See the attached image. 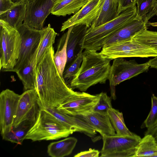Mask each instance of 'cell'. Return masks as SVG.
I'll return each instance as SVG.
<instances>
[{"label":"cell","instance_id":"cell-11","mask_svg":"<svg viewBox=\"0 0 157 157\" xmlns=\"http://www.w3.org/2000/svg\"><path fill=\"white\" fill-rule=\"evenodd\" d=\"M20 97L9 89L0 94V131L2 136L10 132L13 126Z\"/></svg>","mask_w":157,"mask_h":157},{"label":"cell","instance_id":"cell-17","mask_svg":"<svg viewBox=\"0 0 157 157\" xmlns=\"http://www.w3.org/2000/svg\"><path fill=\"white\" fill-rule=\"evenodd\" d=\"M147 24L141 19L135 18L111 36L106 40L104 46L132 39L140 32L147 29Z\"/></svg>","mask_w":157,"mask_h":157},{"label":"cell","instance_id":"cell-42","mask_svg":"<svg viewBox=\"0 0 157 157\" xmlns=\"http://www.w3.org/2000/svg\"><path fill=\"white\" fill-rule=\"evenodd\" d=\"M11 0L13 2L15 3L16 2H19L20 1H21V0Z\"/></svg>","mask_w":157,"mask_h":157},{"label":"cell","instance_id":"cell-4","mask_svg":"<svg viewBox=\"0 0 157 157\" xmlns=\"http://www.w3.org/2000/svg\"><path fill=\"white\" fill-rule=\"evenodd\" d=\"M74 132L41 107L38 117L27 132L25 140L33 141L67 137Z\"/></svg>","mask_w":157,"mask_h":157},{"label":"cell","instance_id":"cell-19","mask_svg":"<svg viewBox=\"0 0 157 157\" xmlns=\"http://www.w3.org/2000/svg\"><path fill=\"white\" fill-rule=\"evenodd\" d=\"M38 48L28 63L16 72L21 81L25 91L36 88V58Z\"/></svg>","mask_w":157,"mask_h":157},{"label":"cell","instance_id":"cell-2","mask_svg":"<svg viewBox=\"0 0 157 157\" xmlns=\"http://www.w3.org/2000/svg\"><path fill=\"white\" fill-rule=\"evenodd\" d=\"M80 67L70 81L72 90L85 92L91 86L105 84L108 80L111 67V60L100 52L85 50Z\"/></svg>","mask_w":157,"mask_h":157},{"label":"cell","instance_id":"cell-39","mask_svg":"<svg viewBox=\"0 0 157 157\" xmlns=\"http://www.w3.org/2000/svg\"><path fill=\"white\" fill-rule=\"evenodd\" d=\"M35 1V0H24V2L28 5L33 2Z\"/></svg>","mask_w":157,"mask_h":157},{"label":"cell","instance_id":"cell-6","mask_svg":"<svg viewBox=\"0 0 157 157\" xmlns=\"http://www.w3.org/2000/svg\"><path fill=\"white\" fill-rule=\"evenodd\" d=\"M111 65L108 80L111 99L117 98L115 86L122 82L147 71L150 66L148 62L138 64L135 60H127L124 58L114 59Z\"/></svg>","mask_w":157,"mask_h":157},{"label":"cell","instance_id":"cell-43","mask_svg":"<svg viewBox=\"0 0 157 157\" xmlns=\"http://www.w3.org/2000/svg\"><path fill=\"white\" fill-rule=\"evenodd\" d=\"M61 0H57V1H56V2H59V1H61Z\"/></svg>","mask_w":157,"mask_h":157},{"label":"cell","instance_id":"cell-35","mask_svg":"<svg viewBox=\"0 0 157 157\" xmlns=\"http://www.w3.org/2000/svg\"><path fill=\"white\" fill-rule=\"evenodd\" d=\"M100 152L97 150L90 148L88 151H81L76 154L74 157H98Z\"/></svg>","mask_w":157,"mask_h":157},{"label":"cell","instance_id":"cell-36","mask_svg":"<svg viewBox=\"0 0 157 157\" xmlns=\"http://www.w3.org/2000/svg\"><path fill=\"white\" fill-rule=\"evenodd\" d=\"M16 3L13 2L11 0H0V13L10 9Z\"/></svg>","mask_w":157,"mask_h":157},{"label":"cell","instance_id":"cell-26","mask_svg":"<svg viewBox=\"0 0 157 157\" xmlns=\"http://www.w3.org/2000/svg\"><path fill=\"white\" fill-rule=\"evenodd\" d=\"M33 124L24 121L16 126H12L10 131L2 136L3 140L21 145L28 131Z\"/></svg>","mask_w":157,"mask_h":157},{"label":"cell","instance_id":"cell-7","mask_svg":"<svg viewBox=\"0 0 157 157\" xmlns=\"http://www.w3.org/2000/svg\"><path fill=\"white\" fill-rule=\"evenodd\" d=\"M101 136L103 145L100 156L101 157H133L141 139L135 134L131 136Z\"/></svg>","mask_w":157,"mask_h":157},{"label":"cell","instance_id":"cell-40","mask_svg":"<svg viewBox=\"0 0 157 157\" xmlns=\"http://www.w3.org/2000/svg\"><path fill=\"white\" fill-rule=\"evenodd\" d=\"M146 0H137L136 4H137V6L139 5L141 3Z\"/></svg>","mask_w":157,"mask_h":157},{"label":"cell","instance_id":"cell-38","mask_svg":"<svg viewBox=\"0 0 157 157\" xmlns=\"http://www.w3.org/2000/svg\"><path fill=\"white\" fill-rule=\"evenodd\" d=\"M150 67L152 68L157 69V56L150 59L148 61Z\"/></svg>","mask_w":157,"mask_h":157},{"label":"cell","instance_id":"cell-27","mask_svg":"<svg viewBox=\"0 0 157 157\" xmlns=\"http://www.w3.org/2000/svg\"><path fill=\"white\" fill-rule=\"evenodd\" d=\"M107 113L115 132L118 136H131L135 133L130 132L125 124L121 112L113 108L108 109Z\"/></svg>","mask_w":157,"mask_h":157},{"label":"cell","instance_id":"cell-44","mask_svg":"<svg viewBox=\"0 0 157 157\" xmlns=\"http://www.w3.org/2000/svg\"><path fill=\"white\" fill-rule=\"evenodd\" d=\"M89 0H88V1H89Z\"/></svg>","mask_w":157,"mask_h":157},{"label":"cell","instance_id":"cell-41","mask_svg":"<svg viewBox=\"0 0 157 157\" xmlns=\"http://www.w3.org/2000/svg\"><path fill=\"white\" fill-rule=\"evenodd\" d=\"M149 24L153 26H157V22L151 23Z\"/></svg>","mask_w":157,"mask_h":157},{"label":"cell","instance_id":"cell-21","mask_svg":"<svg viewBox=\"0 0 157 157\" xmlns=\"http://www.w3.org/2000/svg\"><path fill=\"white\" fill-rule=\"evenodd\" d=\"M118 0H104L99 13L90 27H95L113 20L119 15Z\"/></svg>","mask_w":157,"mask_h":157},{"label":"cell","instance_id":"cell-8","mask_svg":"<svg viewBox=\"0 0 157 157\" xmlns=\"http://www.w3.org/2000/svg\"><path fill=\"white\" fill-rule=\"evenodd\" d=\"M100 52L111 60L119 57L148 58L157 56V53L153 49L132 39L104 46Z\"/></svg>","mask_w":157,"mask_h":157},{"label":"cell","instance_id":"cell-32","mask_svg":"<svg viewBox=\"0 0 157 157\" xmlns=\"http://www.w3.org/2000/svg\"><path fill=\"white\" fill-rule=\"evenodd\" d=\"M151 110L141 128H151L157 123V97L154 94L151 96Z\"/></svg>","mask_w":157,"mask_h":157},{"label":"cell","instance_id":"cell-9","mask_svg":"<svg viewBox=\"0 0 157 157\" xmlns=\"http://www.w3.org/2000/svg\"><path fill=\"white\" fill-rule=\"evenodd\" d=\"M39 99L35 89L25 90L20 95L13 126L24 121L34 124L41 109Z\"/></svg>","mask_w":157,"mask_h":157},{"label":"cell","instance_id":"cell-3","mask_svg":"<svg viewBox=\"0 0 157 157\" xmlns=\"http://www.w3.org/2000/svg\"><path fill=\"white\" fill-rule=\"evenodd\" d=\"M137 10L135 5L124 10L112 20L95 27H89L80 41V48L95 52L100 50L108 39L135 18Z\"/></svg>","mask_w":157,"mask_h":157},{"label":"cell","instance_id":"cell-22","mask_svg":"<svg viewBox=\"0 0 157 157\" xmlns=\"http://www.w3.org/2000/svg\"><path fill=\"white\" fill-rule=\"evenodd\" d=\"M67 48V64L71 63L77 53L76 49L79 46L80 40L88 28L86 25H80L71 27Z\"/></svg>","mask_w":157,"mask_h":157},{"label":"cell","instance_id":"cell-34","mask_svg":"<svg viewBox=\"0 0 157 157\" xmlns=\"http://www.w3.org/2000/svg\"><path fill=\"white\" fill-rule=\"evenodd\" d=\"M137 0H118V13L119 14L126 9L136 5Z\"/></svg>","mask_w":157,"mask_h":157},{"label":"cell","instance_id":"cell-14","mask_svg":"<svg viewBox=\"0 0 157 157\" xmlns=\"http://www.w3.org/2000/svg\"><path fill=\"white\" fill-rule=\"evenodd\" d=\"M100 93L92 95L84 92L59 105L56 108L71 116L93 110L98 102Z\"/></svg>","mask_w":157,"mask_h":157},{"label":"cell","instance_id":"cell-18","mask_svg":"<svg viewBox=\"0 0 157 157\" xmlns=\"http://www.w3.org/2000/svg\"><path fill=\"white\" fill-rule=\"evenodd\" d=\"M27 6L24 0L16 2L10 9L0 13V19L6 21L18 30L25 20Z\"/></svg>","mask_w":157,"mask_h":157},{"label":"cell","instance_id":"cell-20","mask_svg":"<svg viewBox=\"0 0 157 157\" xmlns=\"http://www.w3.org/2000/svg\"><path fill=\"white\" fill-rule=\"evenodd\" d=\"M77 139L71 137L50 143L48 146L47 153L52 157H63L71 154L77 142Z\"/></svg>","mask_w":157,"mask_h":157},{"label":"cell","instance_id":"cell-1","mask_svg":"<svg viewBox=\"0 0 157 157\" xmlns=\"http://www.w3.org/2000/svg\"><path fill=\"white\" fill-rule=\"evenodd\" d=\"M53 45L49 47L37 63L36 90L40 100L57 108L80 92L75 91L60 75L55 63Z\"/></svg>","mask_w":157,"mask_h":157},{"label":"cell","instance_id":"cell-28","mask_svg":"<svg viewBox=\"0 0 157 157\" xmlns=\"http://www.w3.org/2000/svg\"><path fill=\"white\" fill-rule=\"evenodd\" d=\"M40 31L41 38L37 53L36 64L46 50L54 44L55 38L57 34L50 24Z\"/></svg>","mask_w":157,"mask_h":157},{"label":"cell","instance_id":"cell-24","mask_svg":"<svg viewBox=\"0 0 157 157\" xmlns=\"http://www.w3.org/2000/svg\"><path fill=\"white\" fill-rule=\"evenodd\" d=\"M67 29V32L61 38L57 51L54 53L53 56V59L56 66L60 75L62 77L67 64V44L71 27Z\"/></svg>","mask_w":157,"mask_h":157},{"label":"cell","instance_id":"cell-25","mask_svg":"<svg viewBox=\"0 0 157 157\" xmlns=\"http://www.w3.org/2000/svg\"><path fill=\"white\" fill-rule=\"evenodd\" d=\"M157 157V143L152 135H144L141 139L133 157Z\"/></svg>","mask_w":157,"mask_h":157},{"label":"cell","instance_id":"cell-13","mask_svg":"<svg viewBox=\"0 0 157 157\" xmlns=\"http://www.w3.org/2000/svg\"><path fill=\"white\" fill-rule=\"evenodd\" d=\"M104 0L88 1L78 12L62 24L60 32L69 28L80 25L91 26L93 22L97 18L101 10Z\"/></svg>","mask_w":157,"mask_h":157},{"label":"cell","instance_id":"cell-31","mask_svg":"<svg viewBox=\"0 0 157 157\" xmlns=\"http://www.w3.org/2000/svg\"><path fill=\"white\" fill-rule=\"evenodd\" d=\"M83 49L80 48L75 58L65 69L63 75L64 80L70 78L71 80L79 70L83 61Z\"/></svg>","mask_w":157,"mask_h":157},{"label":"cell","instance_id":"cell-16","mask_svg":"<svg viewBox=\"0 0 157 157\" xmlns=\"http://www.w3.org/2000/svg\"><path fill=\"white\" fill-rule=\"evenodd\" d=\"M73 116L86 123L101 136L116 135L107 112H97L92 110Z\"/></svg>","mask_w":157,"mask_h":157},{"label":"cell","instance_id":"cell-15","mask_svg":"<svg viewBox=\"0 0 157 157\" xmlns=\"http://www.w3.org/2000/svg\"><path fill=\"white\" fill-rule=\"evenodd\" d=\"M39 102L42 108L47 111L74 132L82 133L91 138L94 137L96 134V131L80 119L63 113L56 108L49 106L41 102L39 98Z\"/></svg>","mask_w":157,"mask_h":157},{"label":"cell","instance_id":"cell-33","mask_svg":"<svg viewBox=\"0 0 157 157\" xmlns=\"http://www.w3.org/2000/svg\"><path fill=\"white\" fill-rule=\"evenodd\" d=\"M111 99L106 93H101L99 100L93 110L100 112H107L108 109L112 108Z\"/></svg>","mask_w":157,"mask_h":157},{"label":"cell","instance_id":"cell-23","mask_svg":"<svg viewBox=\"0 0 157 157\" xmlns=\"http://www.w3.org/2000/svg\"><path fill=\"white\" fill-rule=\"evenodd\" d=\"M88 0H62L56 2L51 13L57 16H65L78 12Z\"/></svg>","mask_w":157,"mask_h":157},{"label":"cell","instance_id":"cell-10","mask_svg":"<svg viewBox=\"0 0 157 157\" xmlns=\"http://www.w3.org/2000/svg\"><path fill=\"white\" fill-rule=\"evenodd\" d=\"M21 39L18 59L12 72H16L26 64L38 48L41 38L40 30L23 24L18 30Z\"/></svg>","mask_w":157,"mask_h":157},{"label":"cell","instance_id":"cell-5","mask_svg":"<svg viewBox=\"0 0 157 157\" xmlns=\"http://www.w3.org/2000/svg\"><path fill=\"white\" fill-rule=\"evenodd\" d=\"M21 43L18 31L0 19V70L12 72L20 54Z\"/></svg>","mask_w":157,"mask_h":157},{"label":"cell","instance_id":"cell-37","mask_svg":"<svg viewBox=\"0 0 157 157\" xmlns=\"http://www.w3.org/2000/svg\"><path fill=\"white\" fill-rule=\"evenodd\" d=\"M148 134L152 135L157 143V123L153 126L147 128V130L145 132L144 135Z\"/></svg>","mask_w":157,"mask_h":157},{"label":"cell","instance_id":"cell-30","mask_svg":"<svg viewBox=\"0 0 157 157\" xmlns=\"http://www.w3.org/2000/svg\"><path fill=\"white\" fill-rule=\"evenodd\" d=\"M132 39L150 48L157 53V32L145 29L137 33Z\"/></svg>","mask_w":157,"mask_h":157},{"label":"cell","instance_id":"cell-29","mask_svg":"<svg viewBox=\"0 0 157 157\" xmlns=\"http://www.w3.org/2000/svg\"><path fill=\"white\" fill-rule=\"evenodd\" d=\"M157 15V0H147L137 6L135 19H141L147 24L150 19Z\"/></svg>","mask_w":157,"mask_h":157},{"label":"cell","instance_id":"cell-12","mask_svg":"<svg viewBox=\"0 0 157 157\" xmlns=\"http://www.w3.org/2000/svg\"><path fill=\"white\" fill-rule=\"evenodd\" d=\"M57 0H35L27 5L26 14L23 24L38 30L44 27L46 19L51 13Z\"/></svg>","mask_w":157,"mask_h":157}]
</instances>
